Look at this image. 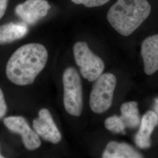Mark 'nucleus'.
<instances>
[{
  "mask_svg": "<svg viewBox=\"0 0 158 158\" xmlns=\"http://www.w3.org/2000/svg\"><path fill=\"white\" fill-rule=\"evenodd\" d=\"M48 52L45 47L38 43L21 46L9 59L6 66V75L17 85L32 84L45 67Z\"/></svg>",
  "mask_w": 158,
  "mask_h": 158,
  "instance_id": "nucleus-1",
  "label": "nucleus"
},
{
  "mask_svg": "<svg viewBox=\"0 0 158 158\" xmlns=\"http://www.w3.org/2000/svg\"><path fill=\"white\" fill-rule=\"evenodd\" d=\"M151 12L147 0H117L110 8L108 21L123 36L132 34L143 23Z\"/></svg>",
  "mask_w": 158,
  "mask_h": 158,
  "instance_id": "nucleus-2",
  "label": "nucleus"
},
{
  "mask_svg": "<svg viewBox=\"0 0 158 158\" xmlns=\"http://www.w3.org/2000/svg\"><path fill=\"white\" fill-rule=\"evenodd\" d=\"M63 104L66 112L74 117H79L83 110V91L80 76L72 67L63 72Z\"/></svg>",
  "mask_w": 158,
  "mask_h": 158,
  "instance_id": "nucleus-3",
  "label": "nucleus"
},
{
  "mask_svg": "<svg viewBox=\"0 0 158 158\" xmlns=\"http://www.w3.org/2000/svg\"><path fill=\"white\" fill-rule=\"evenodd\" d=\"M95 81L91 91L89 104L94 113L102 114L111 106L117 79L114 74L108 73L102 74Z\"/></svg>",
  "mask_w": 158,
  "mask_h": 158,
  "instance_id": "nucleus-4",
  "label": "nucleus"
},
{
  "mask_svg": "<svg viewBox=\"0 0 158 158\" xmlns=\"http://www.w3.org/2000/svg\"><path fill=\"white\" fill-rule=\"evenodd\" d=\"M74 60L81 76L89 81H95L103 72L105 64L85 42H77L73 46Z\"/></svg>",
  "mask_w": 158,
  "mask_h": 158,
  "instance_id": "nucleus-5",
  "label": "nucleus"
},
{
  "mask_svg": "<svg viewBox=\"0 0 158 158\" xmlns=\"http://www.w3.org/2000/svg\"><path fill=\"white\" fill-rule=\"evenodd\" d=\"M4 124L11 132L19 134L23 143L29 151H34L41 145L40 136L32 130L27 119L22 116H10L3 120Z\"/></svg>",
  "mask_w": 158,
  "mask_h": 158,
  "instance_id": "nucleus-6",
  "label": "nucleus"
},
{
  "mask_svg": "<svg viewBox=\"0 0 158 158\" xmlns=\"http://www.w3.org/2000/svg\"><path fill=\"white\" fill-rule=\"evenodd\" d=\"M51 6L46 0H27L15 8V13L23 22L34 25L45 17Z\"/></svg>",
  "mask_w": 158,
  "mask_h": 158,
  "instance_id": "nucleus-7",
  "label": "nucleus"
},
{
  "mask_svg": "<svg viewBox=\"0 0 158 158\" xmlns=\"http://www.w3.org/2000/svg\"><path fill=\"white\" fill-rule=\"evenodd\" d=\"M33 128L39 136L46 141L56 144L62 140V135L47 108L40 110L38 117L33 121Z\"/></svg>",
  "mask_w": 158,
  "mask_h": 158,
  "instance_id": "nucleus-8",
  "label": "nucleus"
},
{
  "mask_svg": "<svg viewBox=\"0 0 158 158\" xmlns=\"http://www.w3.org/2000/svg\"><path fill=\"white\" fill-rule=\"evenodd\" d=\"M141 55L144 71L152 75L158 70V34L149 36L142 44Z\"/></svg>",
  "mask_w": 158,
  "mask_h": 158,
  "instance_id": "nucleus-9",
  "label": "nucleus"
},
{
  "mask_svg": "<svg viewBox=\"0 0 158 158\" xmlns=\"http://www.w3.org/2000/svg\"><path fill=\"white\" fill-rule=\"evenodd\" d=\"M158 121V116L152 111H148L144 114L142 118L139 130L135 138L137 147L141 149H147L151 147V135Z\"/></svg>",
  "mask_w": 158,
  "mask_h": 158,
  "instance_id": "nucleus-10",
  "label": "nucleus"
},
{
  "mask_svg": "<svg viewBox=\"0 0 158 158\" xmlns=\"http://www.w3.org/2000/svg\"><path fill=\"white\" fill-rule=\"evenodd\" d=\"M28 32L25 23H9L0 26V45L21 40Z\"/></svg>",
  "mask_w": 158,
  "mask_h": 158,
  "instance_id": "nucleus-11",
  "label": "nucleus"
},
{
  "mask_svg": "<svg viewBox=\"0 0 158 158\" xmlns=\"http://www.w3.org/2000/svg\"><path fill=\"white\" fill-rule=\"evenodd\" d=\"M103 158H140L141 154L138 152L130 145L117 142H110L106 148Z\"/></svg>",
  "mask_w": 158,
  "mask_h": 158,
  "instance_id": "nucleus-12",
  "label": "nucleus"
},
{
  "mask_svg": "<svg viewBox=\"0 0 158 158\" xmlns=\"http://www.w3.org/2000/svg\"><path fill=\"white\" fill-rule=\"evenodd\" d=\"M121 115L120 118L125 128H135L140 124V117L138 108V103L135 102H127L121 107Z\"/></svg>",
  "mask_w": 158,
  "mask_h": 158,
  "instance_id": "nucleus-13",
  "label": "nucleus"
},
{
  "mask_svg": "<svg viewBox=\"0 0 158 158\" xmlns=\"http://www.w3.org/2000/svg\"><path fill=\"white\" fill-rule=\"evenodd\" d=\"M105 127L114 133L125 134V129L126 128L120 117L117 115H113L106 119L104 123Z\"/></svg>",
  "mask_w": 158,
  "mask_h": 158,
  "instance_id": "nucleus-14",
  "label": "nucleus"
},
{
  "mask_svg": "<svg viewBox=\"0 0 158 158\" xmlns=\"http://www.w3.org/2000/svg\"><path fill=\"white\" fill-rule=\"evenodd\" d=\"M76 4H83L87 8H93L103 6L110 0H71Z\"/></svg>",
  "mask_w": 158,
  "mask_h": 158,
  "instance_id": "nucleus-15",
  "label": "nucleus"
},
{
  "mask_svg": "<svg viewBox=\"0 0 158 158\" xmlns=\"http://www.w3.org/2000/svg\"><path fill=\"white\" fill-rule=\"evenodd\" d=\"M7 113V105L2 90L0 88V119L3 118Z\"/></svg>",
  "mask_w": 158,
  "mask_h": 158,
  "instance_id": "nucleus-16",
  "label": "nucleus"
},
{
  "mask_svg": "<svg viewBox=\"0 0 158 158\" xmlns=\"http://www.w3.org/2000/svg\"><path fill=\"white\" fill-rule=\"evenodd\" d=\"M8 0H0V19L3 17L6 13Z\"/></svg>",
  "mask_w": 158,
  "mask_h": 158,
  "instance_id": "nucleus-17",
  "label": "nucleus"
},
{
  "mask_svg": "<svg viewBox=\"0 0 158 158\" xmlns=\"http://www.w3.org/2000/svg\"><path fill=\"white\" fill-rule=\"evenodd\" d=\"M153 107H154L155 113L156 114L158 117V98H156L155 100V104H154Z\"/></svg>",
  "mask_w": 158,
  "mask_h": 158,
  "instance_id": "nucleus-18",
  "label": "nucleus"
},
{
  "mask_svg": "<svg viewBox=\"0 0 158 158\" xmlns=\"http://www.w3.org/2000/svg\"><path fill=\"white\" fill-rule=\"evenodd\" d=\"M4 158V156H3L1 153H0V158Z\"/></svg>",
  "mask_w": 158,
  "mask_h": 158,
  "instance_id": "nucleus-19",
  "label": "nucleus"
}]
</instances>
